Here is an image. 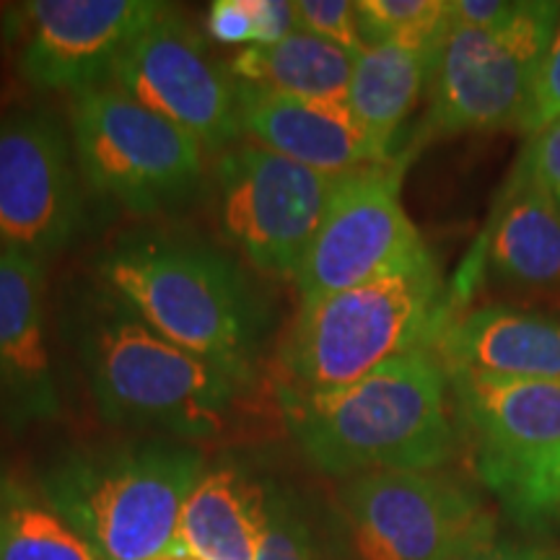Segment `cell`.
Instances as JSON below:
<instances>
[{"label": "cell", "mask_w": 560, "mask_h": 560, "mask_svg": "<svg viewBox=\"0 0 560 560\" xmlns=\"http://www.w3.org/2000/svg\"><path fill=\"white\" fill-rule=\"evenodd\" d=\"M156 560H192L190 556H187L185 550L179 548V545H174V548L170 552H164V556H159Z\"/></svg>", "instance_id": "d6a6232c"}, {"label": "cell", "mask_w": 560, "mask_h": 560, "mask_svg": "<svg viewBox=\"0 0 560 560\" xmlns=\"http://www.w3.org/2000/svg\"><path fill=\"white\" fill-rule=\"evenodd\" d=\"M446 376L457 423L472 444L478 478L560 450V380Z\"/></svg>", "instance_id": "9a60e30c"}, {"label": "cell", "mask_w": 560, "mask_h": 560, "mask_svg": "<svg viewBox=\"0 0 560 560\" xmlns=\"http://www.w3.org/2000/svg\"><path fill=\"white\" fill-rule=\"evenodd\" d=\"M206 26L210 37L221 45H255V19H252L249 0H213L208 9Z\"/></svg>", "instance_id": "f1b7e54d"}, {"label": "cell", "mask_w": 560, "mask_h": 560, "mask_svg": "<svg viewBox=\"0 0 560 560\" xmlns=\"http://www.w3.org/2000/svg\"><path fill=\"white\" fill-rule=\"evenodd\" d=\"M431 348L446 374L560 380V322L542 314L509 306L452 312Z\"/></svg>", "instance_id": "e0dca14e"}, {"label": "cell", "mask_w": 560, "mask_h": 560, "mask_svg": "<svg viewBox=\"0 0 560 560\" xmlns=\"http://www.w3.org/2000/svg\"><path fill=\"white\" fill-rule=\"evenodd\" d=\"M558 24V3L532 0L522 3L503 30L450 26L429 83L431 107L418 138L516 130Z\"/></svg>", "instance_id": "ba28073f"}, {"label": "cell", "mask_w": 560, "mask_h": 560, "mask_svg": "<svg viewBox=\"0 0 560 560\" xmlns=\"http://www.w3.org/2000/svg\"><path fill=\"white\" fill-rule=\"evenodd\" d=\"M520 9L522 3H511V0H446L450 26H454V30H503L520 13Z\"/></svg>", "instance_id": "f546056e"}, {"label": "cell", "mask_w": 560, "mask_h": 560, "mask_svg": "<svg viewBox=\"0 0 560 560\" xmlns=\"http://www.w3.org/2000/svg\"><path fill=\"white\" fill-rule=\"evenodd\" d=\"M293 19H296L299 32L332 42L350 55L366 50L355 3H348V0H293Z\"/></svg>", "instance_id": "484cf974"}, {"label": "cell", "mask_w": 560, "mask_h": 560, "mask_svg": "<svg viewBox=\"0 0 560 560\" xmlns=\"http://www.w3.org/2000/svg\"><path fill=\"white\" fill-rule=\"evenodd\" d=\"M450 314L431 249L355 289L299 304L278 353L276 389L348 387L410 350L431 348Z\"/></svg>", "instance_id": "5b68a950"}, {"label": "cell", "mask_w": 560, "mask_h": 560, "mask_svg": "<svg viewBox=\"0 0 560 560\" xmlns=\"http://www.w3.org/2000/svg\"><path fill=\"white\" fill-rule=\"evenodd\" d=\"M60 412L47 338V262L0 247V431L21 433Z\"/></svg>", "instance_id": "5bb4252c"}, {"label": "cell", "mask_w": 560, "mask_h": 560, "mask_svg": "<svg viewBox=\"0 0 560 560\" xmlns=\"http://www.w3.org/2000/svg\"><path fill=\"white\" fill-rule=\"evenodd\" d=\"M94 280L240 387L260 380L272 332L270 301L219 244L164 226L125 231L94 260Z\"/></svg>", "instance_id": "6da1fadb"}, {"label": "cell", "mask_w": 560, "mask_h": 560, "mask_svg": "<svg viewBox=\"0 0 560 560\" xmlns=\"http://www.w3.org/2000/svg\"><path fill=\"white\" fill-rule=\"evenodd\" d=\"M560 117V24L556 34H552L548 52L540 62V70H537L535 83H532L529 102L524 107V115L520 125H516V132L532 138L537 130H542L545 125Z\"/></svg>", "instance_id": "4316f807"}, {"label": "cell", "mask_w": 560, "mask_h": 560, "mask_svg": "<svg viewBox=\"0 0 560 560\" xmlns=\"http://www.w3.org/2000/svg\"><path fill=\"white\" fill-rule=\"evenodd\" d=\"M83 226V182L68 122L21 104L0 115V247L47 262Z\"/></svg>", "instance_id": "8fae6325"}, {"label": "cell", "mask_w": 560, "mask_h": 560, "mask_svg": "<svg viewBox=\"0 0 560 560\" xmlns=\"http://www.w3.org/2000/svg\"><path fill=\"white\" fill-rule=\"evenodd\" d=\"M255 19V45H276L296 32L293 0H249Z\"/></svg>", "instance_id": "4dcf8cb0"}, {"label": "cell", "mask_w": 560, "mask_h": 560, "mask_svg": "<svg viewBox=\"0 0 560 560\" xmlns=\"http://www.w3.org/2000/svg\"><path fill=\"white\" fill-rule=\"evenodd\" d=\"M202 470L198 446L145 436L70 446L37 486L102 560H156L177 545L182 509Z\"/></svg>", "instance_id": "277c9868"}, {"label": "cell", "mask_w": 560, "mask_h": 560, "mask_svg": "<svg viewBox=\"0 0 560 560\" xmlns=\"http://www.w3.org/2000/svg\"><path fill=\"white\" fill-rule=\"evenodd\" d=\"M161 9L156 0H26L3 11L0 37L26 86L75 96L109 81L128 42Z\"/></svg>", "instance_id": "7c38bea8"}, {"label": "cell", "mask_w": 560, "mask_h": 560, "mask_svg": "<svg viewBox=\"0 0 560 560\" xmlns=\"http://www.w3.org/2000/svg\"><path fill=\"white\" fill-rule=\"evenodd\" d=\"M60 330L79 355L100 416L122 429L210 439L244 392L213 363L153 330L96 280L70 291Z\"/></svg>", "instance_id": "7a4b0ae2"}, {"label": "cell", "mask_w": 560, "mask_h": 560, "mask_svg": "<svg viewBox=\"0 0 560 560\" xmlns=\"http://www.w3.org/2000/svg\"><path fill=\"white\" fill-rule=\"evenodd\" d=\"M439 52H420L395 45H371L355 55L350 75L348 107L355 122L384 156L392 153L395 138L429 89Z\"/></svg>", "instance_id": "ffe728a7"}, {"label": "cell", "mask_w": 560, "mask_h": 560, "mask_svg": "<svg viewBox=\"0 0 560 560\" xmlns=\"http://www.w3.org/2000/svg\"><path fill=\"white\" fill-rule=\"evenodd\" d=\"M408 156L346 174L296 272L299 304L355 289L429 252L402 206Z\"/></svg>", "instance_id": "4fadbf2b"}, {"label": "cell", "mask_w": 560, "mask_h": 560, "mask_svg": "<svg viewBox=\"0 0 560 560\" xmlns=\"http://www.w3.org/2000/svg\"><path fill=\"white\" fill-rule=\"evenodd\" d=\"M0 560H102L39 486L0 467Z\"/></svg>", "instance_id": "7402d4cb"}, {"label": "cell", "mask_w": 560, "mask_h": 560, "mask_svg": "<svg viewBox=\"0 0 560 560\" xmlns=\"http://www.w3.org/2000/svg\"><path fill=\"white\" fill-rule=\"evenodd\" d=\"M257 560H348V552L306 495L270 482L268 529Z\"/></svg>", "instance_id": "603a6c76"}, {"label": "cell", "mask_w": 560, "mask_h": 560, "mask_svg": "<svg viewBox=\"0 0 560 560\" xmlns=\"http://www.w3.org/2000/svg\"><path fill=\"white\" fill-rule=\"evenodd\" d=\"M210 177L215 221L231 247L257 272L293 283L342 177L257 143L219 153Z\"/></svg>", "instance_id": "9c48e42d"}, {"label": "cell", "mask_w": 560, "mask_h": 560, "mask_svg": "<svg viewBox=\"0 0 560 560\" xmlns=\"http://www.w3.org/2000/svg\"><path fill=\"white\" fill-rule=\"evenodd\" d=\"M107 83L190 132L208 151H229L244 132L234 75L174 5L164 3L128 42Z\"/></svg>", "instance_id": "30bf717a"}, {"label": "cell", "mask_w": 560, "mask_h": 560, "mask_svg": "<svg viewBox=\"0 0 560 560\" xmlns=\"http://www.w3.org/2000/svg\"><path fill=\"white\" fill-rule=\"evenodd\" d=\"M524 529L560 535V450L480 475Z\"/></svg>", "instance_id": "cb8c5ba5"}, {"label": "cell", "mask_w": 560, "mask_h": 560, "mask_svg": "<svg viewBox=\"0 0 560 560\" xmlns=\"http://www.w3.org/2000/svg\"><path fill=\"white\" fill-rule=\"evenodd\" d=\"M482 262L520 289L560 285V202L520 159L495 200V221L482 242Z\"/></svg>", "instance_id": "d6986e66"}, {"label": "cell", "mask_w": 560, "mask_h": 560, "mask_svg": "<svg viewBox=\"0 0 560 560\" xmlns=\"http://www.w3.org/2000/svg\"><path fill=\"white\" fill-rule=\"evenodd\" d=\"M520 159L545 190L560 202V117L527 138Z\"/></svg>", "instance_id": "83f0119b"}, {"label": "cell", "mask_w": 560, "mask_h": 560, "mask_svg": "<svg viewBox=\"0 0 560 560\" xmlns=\"http://www.w3.org/2000/svg\"><path fill=\"white\" fill-rule=\"evenodd\" d=\"M268 503L270 482L236 462L206 467L182 509L177 545L192 560H257Z\"/></svg>", "instance_id": "ac0fdd59"}, {"label": "cell", "mask_w": 560, "mask_h": 560, "mask_svg": "<svg viewBox=\"0 0 560 560\" xmlns=\"http://www.w3.org/2000/svg\"><path fill=\"white\" fill-rule=\"evenodd\" d=\"M361 37L371 45H395L439 52L450 32L446 0H359Z\"/></svg>", "instance_id": "d4e9b609"}, {"label": "cell", "mask_w": 560, "mask_h": 560, "mask_svg": "<svg viewBox=\"0 0 560 560\" xmlns=\"http://www.w3.org/2000/svg\"><path fill=\"white\" fill-rule=\"evenodd\" d=\"M346 540L359 560H459L495 540L480 493L444 470H376L338 488Z\"/></svg>", "instance_id": "52a82bcc"}, {"label": "cell", "mask_w": 560, "mask_h": 560, "mask_svg": "<svg viewBox=\"0 0 560 560\" xmlns=\"http://www.w3.org/2000/svg\"><path fill=\"white\" fill-rule=\"evenodd\" d=\"M236 102L252 143L314 172L346 177L395 161L371 143L348 102L296 100L242 81H236Z\"/></svg>", "instance_id": "2e32d148"}, {"label": "cell", "mask_w": 560, "mask_h": 560, "mask_svg": "<svg viewBox=\"0 0 560 560\" xmlns=\"http://www.w3.org/2000/svg\"><path fill=\"white\" fill-rule=\"evenodd\" d=\"M276 395L301 454L332 478L441 470L457 452L450 376L433 348L410 350L348 387Z\"/></svg>", "instance_id": "3957f363"}, {"label": "cell", "mask_w": 560, "mask_h": 560, "mask_svg": "<svg viewBox=\"0 0 560 560\" xmlns=\"http://www.w3.org/2000/svg\"><path fill=\"white\" fill-rule=\"evenodd\" d=\"M68 130L83 190L125 213H177L206 187L198 140L109 83L70 100Z\"/></svg>", "instance_id": "8992f818"}, {"label": "cell", "mask_w": 560, "mask_h": 560, "mask_svg": "<svg viewBox=\"0 0 560 560\" xmlns=\"http://www.w3.org/2000/svg\"><path fill=\"white\" fill-rule=\"evenodd\" d=\"M353 60L342 47L314 34L293 32L276 45L242 47L231 60L234 81L296 96V100L348 102Z\"/></svg>", "instance_id": "44dd1931"}, {"label": "cell", "mask_w": 560, "mask_h": 560, "mask_svg": "<svg viewBox=\"0 0 560 560\" xmlns=\"http://www.w3.org/2000/svg\"><path fill=\"white\" fill-rule=\"evenodd\" d=\"M459 560H560V552L537 548V545H514V542H488L482 548L467 552Z\"/></svg>", "instance_id": "1f68e13d"}]
</instances>
